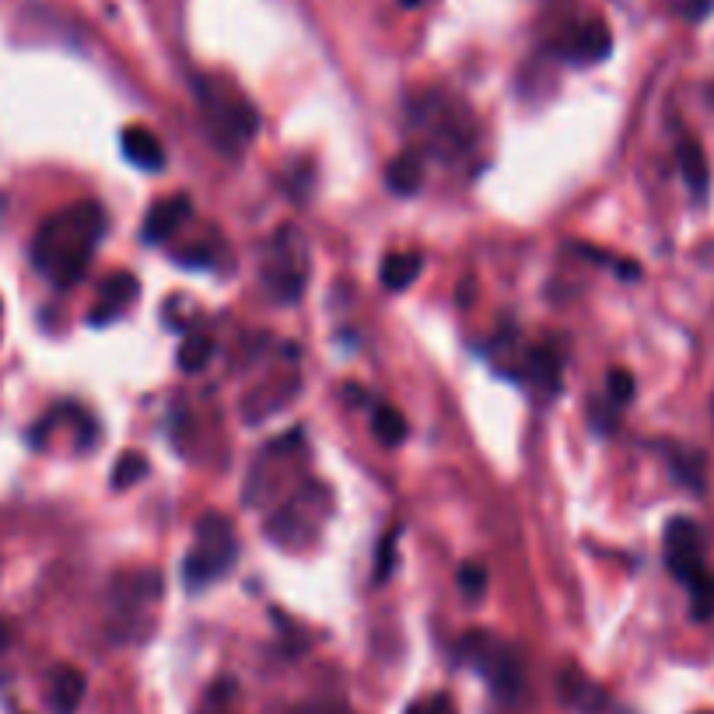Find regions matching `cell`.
<instances>
[{
	"label": "cell",
	"instance_id": "2e32d148",
	"mask_svg": "<svg viewBox=\"0 0 714 714\" xmlns=\"http://www.w3.org/2000/svg\"><path fill=\"white\" fill-rule=\"evenodd\" d=\"M561 693H564V701L574 707V711H582V714H595L603 707V690L599 686H592L578 669H567L564 677H561Z\"/></svg>",
	"mask_w": 714,
	"mask_h": 714
},
{
	"label": "cell",
	"instance_id": "277c9868",
	"mask_svg": "<svg viewBox=\"0 0 714 714\" xmlns=\"http://www.w3.org/2000/svg\"><path fill=\"white\" fill-rule=\"evenodd\" d=\"M309 284V267H305V242H298L294 231L284 228L277 231V238L267 246L263 256V288L277 302H298Z\"/></svg>",
	"mask_w": 714,
	"mask_h": 714
},
{
	"label": "cell",
	"instance_id": "ffe728a7",
	"mask_svg": "<svg viewBox=\"0 0 714 714\" xmlns=\"http://www.w3.org/2000/svg\"><path fill=\"white\" fill-rule=\"evenodd\" d=\"M210 357H214V340L204 333H193L190 340L178 347V368L196 375V371H204L210 365Z\"/></svg>",
	"mask_w": 714,
	"mask_h": 714
},
{
	"label": "cell",
	"instance_id": "44dd1931",
	"mask_svg": "<svg viewBox=\"0 0 714 714\" xmlns=\"http://www.w3.org/2000/svg\"><path fill=\"white\" fill-rule=\"evenodd\" d=\"M148 469H151V463H148L144 452H123V455H119L116 469H112V487L116 490H127L133 484H141L144 476H148Z\"/></svg>",
	"mask_w": 714,
	"mask_h": 714
},
{
	"label": "cell",
	"instance_id": "5bb4252c",
	"mask_svg": "<svg viewBox=\"0 0 714 714\" xmlns=\"http://www.w3.org/2000/svg\"><path fill=\"white\" fill-rule=\"evenodd\" d=\"M526 365H529V382L532 386H540L547 396L561 392V357H558V350L547 347V344L532 347L529 357H526Z\"/></svg>",
	"mask_w": 714,
	"mask_h": 714
},
{
	"label": "cell",
	"instance_id": "4316f807",
	"mask_svg": "<svg viewBox=\"0 0 714 714\" xmlns=\"http://www.w3.org/2000/svg\"><path fill=\"white\" fill-rule=\"evenodd\" d=\"M8 641H11V630H8V624H4V620H0V651L8 648Z\"/></svg>",
	"mask_w": 714,
	"mask_h": 714
},
{
	"label": "cell",
	"instance_id": "9c48e42d",
	"mask_svg": "<svg viewBox=\"0 0 714 714\" xmlns=\"http://www.w3.org/2000/svg\"><path fill=\"white\" fill-rule=\"evenodd\" d=\"M119 148H123V158L133 169H141V172L165 169V148L148 127H127L123 137H119Z\"/></svg>",
	"mask_w": 714,
	"mask_h": 714
},
{
	"label": "cell",
	"instance_id": "9a60e30c",
	"mask_svg": "<svg viewBox=\"0 0 714 714\" xmlns=\"http://www.w3.org/2000/svg\"><path fill=\"white\" fill-rule=\"evenodd\" d=\"M85 672H77L74 666H60L53 672V707L60 714H74L77 704L85 697Z\"/></svg>",
	"mask_w": 714,
	"mask_h": 714
},
{
	"label": "cell",
	"instance_id": "4fadbf2b",
	"mask_svg": "<svg viewBox=\"0 0 714 714\" xmlns=\"http://www.w3.org/2000/svg\"><path fill=\"white\" fill-rule=\"evenodd\" d=\"M680 172H683V183L693 196L707 193V183H711L707 154H704L701 141H693V137H683L680 141Z\"/></svg>",
	"mask_w": 714,
	"mask_h": 714
},
{
	"label": "cell",
	"instance_id": "83f0119b",
	"mask_svg": "<svg viewBox=\"0 0 714 714\" xmlns=\"http://www.w3.org/2000/svg\"><path fill=\"white\" fill-rule=\"evenodd\" d=\"M403 8H416V4H424V0H400Z\"/></svg>",
	"mask_w": 714,
	"mask_h": 714
},
{
	"label": "cell",
	"instance_id": "d4e9b609",
	"mask_svg": "<svg viewBox=\"0 0 714 714\" xmlns=\"http://www.w3.org/2000/svg\"><path fill=\"white\" fill-rule=\"evenodd\" d=\"M392 550H396V532L389 536V540H382V547H379V564H375V582H386V578H389V571H392Z\"/></svg>",
	"mask_w": 714,
	"mask_h": 714
},
{
	"label": "cell",
	"instance_id": "7a4b0ae2",
	"mask_svg": "<svg viewBox=\"0 0 714 714\" xmlns=\"http://www.w3.org/2000/svg\"><path fill=\"white\" fill-rule=\"evenodd\" d=\"M235 561H238V540H235L231 519L207 511L204 519L196 522L193 547H190L186 561H183L186 588L190 592H204L217 578H225V574L235 567Z\"/></svg>",
	"mask_w": 714,
	"mask_h": 714
},
{
	"label": "cell",
	"instance_id": "6da1fadb",
	"mask_svg": "<svg viewBox=\"0 0 714 714\" xmlns=\"http://www.w3.org/2000/svg\"><path fill=\"white\" fill-rule=\"evenodd\" d=\"M106 235V210L95 201L56 210L32 238V263L56 288H71L85 277L95 249Z\"/></svg>",
	"mask_w": 714,
	"mask_h": 714
},
{
	"label": "cell",
	"instance_id": "603a6c76",
	"mask_svg": "<svg viewBox=\"0 0 714 714\" xmlns=\"http://www.w3.org/2000/svg\"><path fill=\"white\" fill-rule=\"evenodd\" d=\"M606 392H609V400L613 403H630L634 400V375L627 368H609L606 375Z\"/></svg>",
	"mask_w": 714,
	"mask_h": 714
},
{
	"label": "cell",
	"instance_id": "ba28073f",
	"mask_svg": "<svg viewBox=\"0 0 714 714\" xmlns=\"http://www.w3.org/2000/svg\"><path fill=\"white\" fill-rule=\"evenodd\" d=\"M190 214H193V201L186 193H175V196H165V201H158L144 217V242H151V246L169 242V238L186 225Z\"/></svg>",
	"mask_w": 714,
	"mask_h": 714
},
{
	"label": "cell",
	"instance_id": "7c38bea8",
	"mask_svg": "<svg viewBox=\"0 0 714 714\" xmlns=\"http://www.w3.org/2000/svg\"><path fill=\"white\" fill-rule=\"evenodd\" d=\"M386 183L396 196H413L424 183V158L413 154V151H403L396 154L389 169H386Z\"/></svg>",
	"mask_w": 714,
	"mask_h": 714
},
{
	"label": "cell",
	"instance_id": "e0dca14e",
	"mask_svg": "<svg viewBox=\"0 0 714 714\" xmlns=\"http://www.w3.org/2000/svg\"><path fill=\"white\" fill-rule=\"evenodd\" d=\"M116 599L119 603H151V599H158L162 595V578H158V571H133V574H127V578H119L116 582Z\"/></svg>",
	"mask_w": 714,
	"mask_h": 714
},
{
	"label": "cell",
	"instance_id": "8fae6325",
	"mask_svg": "<svg viewBox=\"0 0 714 714\" xmlns=\"http://www.w3.org/2000/svg\"><path fill=\"white\" fill-rule=\"evenodd\" d=\"M421 270H424L421 252H389L379 267V281L389 291H407L416 277H421Z\"/></svg>",
	"mask_w": 714,
	"mask_h": 714
},
{
	"label": "cell",
	"instance_id": "7402d4cb",
	"mask_svg": "<svg viewBox=\"0 0 714 714\" xmlns=\"http://www.w3.org/2000/svg\"><path fill=\"white\" fill-rule=\"evenodd\" d=\"M459 592L466 595V599H480V595L487 592V567L484 564H476V561H469V564H463L459 567Z\"/></svg>",
	"mask_w": 714,
	"mask_h": 714
},
{
	"label": "cell",
	"instance_id": "52a82bcc",
	"mask_svg": "<svg viewBox=\"0 0 714 714\" xmlns=\"http://www.w3.org/2000/svg\"><path fill=\"white\" fill-rule=\"evenodd\" d=\"M137 291H141V284H137L133 273H127V270L112 273L109 281L102 284V291H98V305L88 315V323L91 326H109L116 320H123V315L130 312V305L137 302Z\"/></svg>",
	"mask_w": 714,
	"mask_h": 714
},
{
	"label": "cell",
	"instance_id": "8992f818",
	"mask_svg": "<svg viewBox=\"0 0 714 714\" xmlns=\"http://www.w3.org/2000/svg\"><path fill=\"white\" fill-rule=\"evenodd\" d=\"M609 50H613V35H609V25L603 22V18L578 22L558 46V53L564 60H571V64H599V60L609 56Z\"/></svg>",
	"mask_w": 714,
	"mask_h": 714
},
{
	"label": "cell",
	"instance_id": "5b68a950",
	"mask_svg": "<svg viewBox=\"0 0 714 714\" xmlns=\"http://www.w3.org/2000/svg\"><path fill=\"white\" fill-rule=\"evenodd\" d=\"M662 547H666V564H669V571L677 574V582H683V585H686L701 567H707V564H704V532H701L697 522L686 519V515H677V519H672V522L666 526Z\"/></svg>",
	"mask_w": 714,
	"mask_h": 714
},
{
	"label": "cell",
	"instance_id": "cb8c5ba5",
	"mask_svg": "<svg viewBox=\"0 0 714 714\" xmlns=\"http://www.w3.org/2000/svg\"><path fill=\"white\" fill-rule=\"evenodd\" d=\"M701 466H704V459H701L697 452H690V455L680 452L677 459H672V469H677V476H680L683 484H690V487H701L704 484V469Z\"/></svg>",
	"mask_w": 714,
	"mask_h": 714
},
{
	"label": "cell",
	"instance_id": "3957f363",
	"mask_svg": "<svg viewBox=\"0 0 714 714\" xmlns=\"http://www.w3.org/2000/svg\"><path fill=\"white\" fill-rule=\"evenodd\" d=\"M463 654L501 701H515L522 693L526 672H522V659H519V651H515V645L494 638L487 630H469L463 638Z\"/></svg>",
	"mask_w": 714,
	"mask_h": 714
},
{
	"label": "cell",
	"instance_id": "f1b7e54d",
	"mask_svg": "<svg viewBox=\"0 0 714 714\" xmlns=\"http://www.w3.org/2000/svg\"><path fill=\"white\" fill-rule=\"evenodd\" d=\"M701 714H711V711H701Z\"/></svg>",
	"mask_w": 714,
	"mask_h": 714
},
{
	"label": "cell",
	"instance_id": "30bf717a",
	"mask_svg": "<svg viewBox=\"0 0 714 714\" xmlns=\"http://www.w3.org/2000/svg\"><path fill=\"white\" fill-rule=\"evenodd\" d=\"M214 109V130H221V137H228V141L235 144H249L252 141V133L256 127H260V116H256V109L249 102H231V106H210Z\"/></svg>",
	"mask_w": 714,
	"mask_h": 714
},
{
	"label": "cell",
	"instance_id": "484cf974",
	"mask_svg": "<svg viewBox=\"0 0 714 714\" xmlns=\"http://www.w3.org/2000/svg\"><path fill=\"white\" fill-rule=\"evenodd\" d=\"M407 714H455L452 697H434L431 704H413Z\"/></svg>",
	"mask_w": 714,
	"mask_h": 714
},
{
	"label": "cell",
	"instance_id": "ac0fdd59",
	"mask_svg": "<svg viewBox=\"0 0 714 714\" xmlns=\"http://www.w3.org/2000/svg\"><path fill=\"white\" fill-rule=\"evenodd\" d=\"M686 592H690V613H693V620H711V617H714V571H711V567H701V571L686 582Z\"/></svg>",
	"mask_w": 714,
	"mask_h": 714
},
{
	"label": "cell",
	"instance_id": "d6986e66",
	"mask_svg": "<svg viewBox=\"0 0 714 714\" xmlns=\"http://www.w3.org/2000/svg\"><path fill=\"white\" fill-rule=\"evenodd\" d=\"M407 416L396 410V407H375L371 413V434L379 439L382 445H400L407 439Z\"/></svg>",
	"mask_w": 714,
	"mask_h": 714
}]
</instances>
